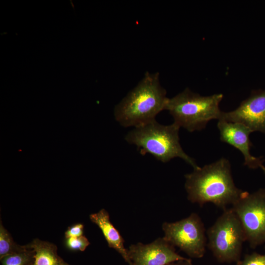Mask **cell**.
<instances>
[{"label":"cell","mask_w":265,"mask_h":265,"mask_svg":"<svg viewBox=\"0 0 265 265\" xmlns=\"http://www.w3.org/2000/svg\"><path fill=\"white\" fill-rule=\"evenodd\" d=\"M187 199L200 206L212 203L223 209L232 205L242 195L233 180L231 164L225 158L193 170L185 175Z\"/></svg>","instance_id":"1"},{"label":"cell","mask_w":265,"mask_h":265,"mask_svg":"<svg viewBox=\"0 0 265 265\" xmlns=\"http://www.w3.org/2000/svg\"><path fill=\"white\" fill-rule=\"evenodd\" d=\"M168 98L158 72H147L137 85L116 106L114 116L124 127H138L154 120L165 110Z\"/></svg>","instance_id":"2"},{"label":"cell","mask_w":265,"mask_h":265,"mask_svg":"<svg viewBox=\"0 0 265 265\" xmlns=\"http://www.w3.org/2000/svg\"><path fill=\"white\" fill-rule=\"evenodd\" d=\"M180 127L174 123L164 125L154 120L134 128L126 135L125 139L134 145L140 153L149 154L162 162H167L175 158H180L191 165L193 169L199 167L195 160L183 150L180 143Z\"/></svg>","instance_id":"3"},{"label":"cell","mask_w":265,"mask_h":265,"mask_svg":"<svg viewBox=\"0 0 265 265\" xmlns=\"http://www.w3.org/2000/svg\"><path fill=\"white\" fill-rule=\"evenodd\" d=\"M223 97L222 94L203 96L186 88L168 98L165 110L169 111L174 123L180 128L189 132L201 131L210 121L220 119L222 111L219 106Z\"/></svg>","instance_id":"4"},{"label":"cell","mask_w":265,"mask_h":265,"mask_svg":"<svg viewBox=\"0 0 265 265\" xmlns=\"http://www.w3.org/2000/svg\"><path fill=\"white\" fill-rule=\"evenodd\" d=\"M208 247L220 263H237L240 260L246 238L241 222L232 209L223 210L207 232Z\"/></svg>","instance_id":"5"},{"label":"cell","mask_w":265,"mask_h":265,"mask_svg":"<svg viewBox=\"0 0 265 265\" xmlns=\"http://www.w3.org/2000/svg\"><path fill=\"white\" fill-rule=\"evenodd\" d=\"M252 248L265 243V188L249 193L244 191L232 205Z\"/></svg>","instance_id":"6"},{"label":"cell","mask_w":265,"mask_h":265,"mask_svg":"<svg viewBox=\"0 0 265 265\" xmlns=\"http://www.w3.org/2000/svg\"><path fill=\"white\" fill-rule=\"evenodd\" d=\"M164 238L188 256L202 258L206 252L205 228L200 217L192 213L186 218L162 224Z\"/></svg>","instance_id":"7"},{"label":"cell","mask_w":265,"mask_h":265,"mask_svg":"<svg viewBox=\"0 0 265 265\" xmlns=\"http://www.w3.org/2000/svg\"><path fill=\"white\" fill-rule=\"evenodd\" d=\"M174 247L163 237L147 244H132L128 252L132 265H166L188 259L178 254Z\"/></svg>","instance_id":"8"},{"label":"cell","mask_w":265,"mask_h":265,"mask_svg":"<svg viewBox=\"0 0 265 265\" xmlns=\"http://www.w3.org/2000/svg\"><path fill=\"white\" fill-rule=\"evenodd\" d=\"M219 120L239 123L252 132L265 133V90L252 93L234 110L222 111Z\"/></svg>","instance_id":"9"},{"label":"cell","mask_w":265,"mask_h":265,"mask_svg":"<svg viewBox=\"0 0 265 265\" xmlns=\"http://www.w3.org/2000/svg\"><path fill=\"white\" fill-rule=\"evenodd\" d=\"M217 126L221 141L234 147L242 153L244 165L251 169L261 167L265 160L250 154L252 143L249 134L252 132L247 127L239 123L223 120H218Z\"/></svg>","instance_id":"10"},{"label":"cell","mask_w":265,"mask_h":265,"mask_svg":"<svg viewBox=\"0 0 265 265\" xmlns=\"http://www.w3.org/2000/svg\"><path fill=\"white\" fill-rule=\"evenodd\" d=\"M89 218L101 229L108 246L117 251L129 265H132L128 250L124 245V240L110 222L108 212L103 209L97 213L91 214Z\"/></svg>","instance_id":"11"},{"label":"cell","mask_w":265,"mask_h":265,"mask_svg":"<svg viewBox=\"0 0 265 265\" xmlns=\"http://www.w3.org/2000/svg\"><path fill=\"white\" fill-rule=\"evenodd\" d=\"M28 244L34 251L31 265H70L58 256L57 246L52 243L36 238Z\"/></svg>","instance_id":"12"},{"label":"cell","mask_w":265,"mask_h":265,"mask_svg":"<svg viewBox=\"0 0 265 265\" xmlns=\"http://www.w3.org/2000/svg\"><path fill=\"white\" fill-rule=\"evenodd\" d=\"M25 245H20L13 240L11 235L3 227L1 221L0 224V259L14 253L23 250Z\"/></svg>","instance_id":"13"},{"label":"cell","mask_w":265,"mask_h":265,"mask_svg":"<svg viewBox=\"0 0 265 265\" xmlns=\"http://www.w3.org/2000/svg\"><path fill=\"white\" fill-rule=\"evenodd\" d=\"M34 251L28 244L25 249L8 255L0 259L2 265H31L34 260Z\"/></svg>","instance_id":"14"},{"label":"cell","mask_w":265,"mask_h":265,"mask_svg":"<svg viewBox=\"0 0 265 265\" xmlns=\"http://www.w3.org/2000/svg\"><path fill=\"white\" fill-rule=\"evenodd\" d=\"M90 244L87 238L84 236L79 237L65 238L64 245L71 251H83Z\"/></svg>","instance_id":"15"},{"label":"cell","mask_w":265,"mask_h":265,"mask_svg":"<svg viewBox=\"0 0 265 265\" xmlns=\"http://www.w3.org/2000/svg\"><path fill=\"white\" fill-rule=\"evenodd\" d=\"M236 263V265H265V253L261 254L253 252L246 254L242 260Z\"/></svg>","instance_id":"16"},{"label":"cell","mask_w":265,"mask_h":265,"mask_svg":"<svg viewBox=\"0 0 265 265\" xmlns=\"http://www.w3.org/2000/svg\"><path fill=\"white\" fill-rule=\"evenodd\" d=\"M84 226L81 223L75 224L68 227L65 232V238L79 237L83 236Z\"/></svg>","instance_id":"17"},{"label":"cell","mask_w":265,"mask_h":265,"mask_svg":"<svg viewBox=\"0 0 265 265\" xmlns=\"http://www.w3.org/2000/svg\"><path fill=\"white\" fill-rule=\"evenodd\" d=\"M166 265H192L191 260L189 259L180 260L172 262Z\"/></svg>","instance_id":"18"},{"label":"cell","mask_w":265,"mask_h":265,"mask_svg":"<svg viewBox=\"0 0 265 265\" xmlns=\"http://www.w3.org/2000/svg\"><path fill=\"white\" fill-rule=\"evenodd\" d=\"M260 168L262 169V170L263 171L264 173L265 174V167L263 165H262Z\"/></svg>","instance_id":"19"}]
</instances>
